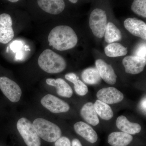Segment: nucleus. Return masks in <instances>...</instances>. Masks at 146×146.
<instances>
[{
	"label": "nucleus",
	"instance_id": "obj_22",
	"mask_svg": "<svg viewBox=\"0 0 146 146\" xmlns=\"http://www.w3.org/2000/svg\"><path fill=\"white\" fill-rule=\"evenodd\" d=\"M106 42L108 43L120 41L122 39L121 31L113 23H108L104 35Z\"/></svg>",
	"mask_w": 146,
	"mask_h": 146
},
{
	"label": "nucleus",
	"instance_id": "obj_19",
	"mask_svg": "<svg viewBox=\"0 0 146 146\" xmlns=\"http://www.w3.org/2000/svg\"><path fill=\"white\" fill-rule=\"evenodd\" d=\"M94 105L97 115L102 119L108 121L113 117L114 113L109 105L98 100Z\"/></svg>",
	"mask_w": 146,
	"mask_h": 146
},
{
	"label": "nucleus",
	"instance_id": "obj_3",
	"mask_svg": "<svg viewBox=\"0 0 146 146\" xmlns=\"http://www.w3.org/2000/svg\"><path fill=\"white\" fill-rule=\"evenodd\" d=\"M38 136L46 142L53 143L61 137V130L58 126L43 118H37L33 123Z\"/></svg>",
	"mask_w": 146,
	"mask_h": 146
},
{
	"label": "nucleus",
	"instance_id": "obj_32",
	"mask_svg": "<svg viewBox=\"0 0 146 146\" xmlns=\"http://www.w3.org/2000/svg\"><path fill=\"white\" fill-rule=\"evenodd\" d=\"M9 1L12 3H16L18 2V0H9Z\"/></svg>",
	"mask_w": 146,
	"mask_h": 146
},
{
	"label": "nucleus",
	"instance_id": "obj_1",
	"mask_svg": "<svg viewBox=\"0 0 146 146\" xmlns=\"http://www.w3.org/2000/svg\"><path fill=\"white\" fill-rule=\"evenodd\" d=\"M49 44L59 51L71 49L77 44L78 37L72 28L60 25L52 30L48 36Z\"/></svg>",
	"mask_w": 146,
	"mask_h": 146
},
{
	"label": "nucleus",
	"instance_id": "obj_14",
	"mask_svg": "<svg viewBox=\"0 0 146 146\" xmlns=\"http://www.w3.org/2000/svg\"><path fill=\"white\" fill-rule=\"evenodd\" d=\"M37 4L45 12L53 15H57L63 11L65 3L62 0H38Z\"/></svg>",
	"mask_w": 146,
	"mask_h": 146
},
{
	"label": "nucleus",
	"instance_id": "obj_6",
	"mask_svg": "<svg viewBox=\"0 0 146 146\" xmlns=\"http://www.w3.org/2000/svg\"><path fill=\"white\" fill-rule=\"evenodd\" d=\"M0 89L11 102L16 103L20 100L22 90L19 85L12 80L7 77H1Z\"/></svg>",
	"mask_w": 146,
	"mask_h": 146
},
{
	"label": "nucleus",
	"instance_id": "obj_26",
	"mask_svg": "<svg viewBox=\"0 0 146 146\" xmlns=\"http://www.w3.org/2000/svg\"><path fill=\"white\" fill-rule=\"evenodd\" d=\"M55 146H71V142L69 138L63 136L56 141Z\"/></svg>",
	"mask_w": 146,
	"mask_h": 146
},
{
	"label": "nucleus",
	"instance_id": "obj_5",
	"mask_svg": "<svg viewBox=\"0 0 146 146\" xmlns=\"http://www.w3.org/2000/svg\"><path fill=\"white\" fill-rule=\"evenodd\" d=\"M107 18L105 11L96 8L91 12L89 25L94 35L98 38H102L107 27Z\"/></svg>",
	"mask_w": 146,
	"mask_h": 146
},
{
	"label": "nucleus",
	"instance_id": "obj_30",
	"mask_svg": "<svg viewBox=\"0 0 146 146\" xmlns=\"http://www.w3.org/2000/svg\"><path fill=\"white\" fill-rule=\"evenodd\" d=\"M16 57L17 59H19V60L23 58V54H22V52L20 51L17 52Z\"/></svg>",
	"mask_w": 146,
	"mask_h": 146
},
{
	"label": "nucleus",
	"instance_id": "obj_24",
	"mask_svg": "<svg viewBox=\"0 0 146 146\" xmlns=\"http://www.w3.org/2000/svg\"><path fill=\"white\" fill-rule=\"evenodd\" d=\"M131 9L134 13L144 18L146 17V1L136 0L131 5Z\"/></svg>",
	"mask_w": 146,
	"mask_h": 146
},
{
	"label": "nucleus",
	"instance_id": "obj_18",
	"mask_svg": "<svg viewBox=\"0 0 146 146\" xmlns=\"http://www.w3.org/2000/svg\"><path fill=\"white\" fill-rule=\"evenodd\" d=\"M132 140L131 135L122 131H116L109 134L108 142L111 146H127Z\"/></svg>",
	"mask_w": 146,
	"mask_h": 146
},
{
	"label": "nucleus",
	"instance_id": "obj_15",
	"mask_svg": "<svg viewBox=\"0 0 146 146\" xmlns=\"http://www.w3.org/2000/svg\"><path fill=\"white\" fill-rule=\"evenodd\" d=\"M46 82L48 85L56 88V93L60 96L70 98L72 96V89L63 79L48 78L46 80Z\"/></svg>",
	"mask_w": 146,
	"mask_h": 146
},
{
	"label": "nucleus",
	"instance_id": "obj_4",
	"mask_svg": "<svg viewBox=\"0 0 146 146\" xmlns=\"http://www.w3.org/2000/svg\"><path fill=\"white\" fill-rule=\"evenodd\" d=\"M18 132L27 146H41V141L29 120L25 117L19 119L17 123Z\"/></svg>",
	"mask_w": 146,
	"mask_h": 146
},
{
	"label": "nucleus",
	"instance_id": "obj_8",
	"mask_svg": "<svg viewBox=\"0 0 146 146\" xmlns=\"http://www.w3.org/2000/svg\"><path fill=\"white\" fill-rule=\"evenodd\" d=\"M12 26L10 15L7 13L0 15V43L7 44L13 39L14 33Z\"/></svg>",
	"mask_w": 146,
	"mask_h": 146
},
{
	"label": "nucleus",
	"instance_id": "obj_13",
	"mask_svg": "<svg viewBox=\"0 0 146 146\" xmlns=\"http://www.w3.org/2000/svg\"><path fill=\"white\" fill-rule=\"evenodd\" d=\"M76 133L91 143H94L98 141V135L91 126L82 121H79L74 125Z\"/></svg>",
	"mask_w": 146,
	"mask_h": 146
},
{
	"label": "nucleus",
	"instance_id": "obj_27",
	"mask_svg": "<svg viewBox=\"0 0 146 146\" xmlns=\"http://www.w3.org/2000/svg\"><path fill=\"white\" fill-rule=\"evenodd\" d=\"M22 46H23V44L22 42L16 40L11 43L10 48L13 52H16L19 51V50L22 48Z\"/></svg>",
	"mask_w": 146,
	"mask_h": 146
},
{
	"label": "nucleus",
	"instance_id": "obj_29",
	"mask_svg": "<svg viewBox=\"0 0 146 146\" xmlns=\"http://www.w3.org/2000/svg\"><path fill=\"white\" fill-rule=\"evenodd\" d=\"M146 98L145 97V98L142 100V101L141 102V106L142 109L144 111V112H146Z\"/></svg>",
	"mask_w": 146,
	"mask_h": 146
},
{
	"label": "nucleus",
	"instance_id": "obj_28",
	"mask_svg": "<svg viewBox=\"0 0 146 146\" xmlns=\"http://www.w3.org/2000/svg\"><path fill=\"white\" fill-rule=\"evenodd\" d=\"M72 146H82L79 140L77 139H74L72 141Z\"/></svg>",
	"mask_w": 146,
	"mask_h": 146
},
{
	"label": "nucleus",
	"instance_id": "obj_31",
	"mask_svg": "<svg viewBox=\"0 0 146 146\" xmlns=\"http://www.w3.org/2000/svg\"><path fill=\"white\" fill-rule=\"evenodd\" d=\"M70 2L73 3H76L78 1H77V0H70Z\"/></svg>",
	"mask_w": 146,
	"mask_h": 146
},
{
	"label": "nucleus",
	"instance_id": "obj_7",
	"mask_svg": "<svg viewBox=\"0 0 146 146\" xmlns=\"http://www.w3.org/2000/svg\"><path fill=\"white\" fill-rule=\"evenodd\" d=\"M42 105L53 113L68 112L70 109L69 105L63 100L51 94H48L41 100Z\"/></svg>",
	"mask_w": 146,
	"mask_h": 146
},
{
	"label": "nucleus",
	"instance_id": "obj_17",
	"mask_svg": "<svg viewBox=\"0 0 146 146\" xmlns=\"http://www.w3.org/2000/svg\"><path fill=\"white\" fill-rule=\"evenodd\" d=\"M80 115L86 122L91 125L96 126L99 123V119L94 108V104L91 102L84 105L80 110Z\"/></svg>",
	"mask_w": 146,
	"mask_h": 146
},
{
	"label": "nucleus",
	"instance_id": "obj_10",
	"mask_svg": "<svg viewBox=\"0 0 146 146\" xmlns=\"http://www.w3.org/2000/svg\"><path fill=\"white\" fill-rule=\"evenodd\" d=\"M122 63L126 72L131 74H137L143 71L146 60V58L135 56H129L123 58Z\"/></svg>",
	"mask_w": 146,
	"mask_h": 146
},
{
	"label": "nucleus",
	"instance_id": "obj_11",
	"mask_svg": "<svg viewBox=\"0 0 146 146\" xmlns=\"http://www.w3.org/2000/svg\"><path fill=\"white\" fill-rule=\"evenodd\" d=\"M124 25L131 34L146 40V25L143 21L136 18H128L125 21Z\"/></svg>",
	"mask_w": 146,
	"mask_h": 146
},
{
	"label": "nucleus",
	"instance_id": "obj_16",
	"mask_svg": "<svg viewBox=\"0 0 146 146\" xmlns=\"http://www.w3.org/2000/svg\"><path fill=\"white\" fill-rule=\"evenodd\" d=\"M117 127L122 132L130 135L140 133L141 130V125L137 123L131 122L125 116L121 115L116 121Z\"/></svg>",
	"mask_w": 146,
	"mask_h": 146
},
{
	"label": "nucleus",
	"instance_id": "obj_2",
	"mask_svg": "<svg viewBox=\"0 0 146 146\" xmlns=\"http://www.w3.org/2000/svg\"><path fill=\"white\" fill-rule=\"evenodd\" d=\"M38 64L43 70L49 74L61 72L67 66L63 57L48 49L45 50L40 55Z\"/></svg>",
	"mask_w": 146,
	"mask_h": 146
},
{
	"label": "nucleus",
	"instance_id": "obj_21",
	"mask_svg": "<svg viewBox=\"0 0 146 146\" xmlns=\"http://www.w3.org/2000/svg\"><path fill=\"white\" fill-rule=\"evenodd\" d=\"M65 78L74 84L76 93L80 96H84L87 94L88 88L83 82L78 79V77L74 73H68L65 75Z\"/></svg>",
	"mask_w": 146,
	"mask_h": 146
},
{
	"label": "nucleus",
	"instance_id": "obj_25",
	"mask_svg": "<svg viewBox=\"0 0 146 146\" xmlns=\"http://www.w3.org/2000/svg\"><path fill=\"white\" fill-rule=\"evenodd\" d=\"M146 44H141L138 46L135 52V56L146 58Z\"/></svg>",
	"mask_w": 146,
	"mask_h": 146
},
{
	"label": "nucleus",
	"instance_id": "obj_12",
	"mask_svg": "<svg viewBox=\"0 0 146 146\" xmlns=\"http://www.w3.org/2000/svg\"><path fill=\"white\" fill-rule=\"evenodd\" d=\"M96 65L101 78L105 82L110 85L116 83L117 76L111 65L102 59H98L96 61Z\"/></svg>",
	"mask_w": 146,
	"mask_h": 146
},
{
	"label": "nucleus",
	"instance_id": "obj_20",
	"mask_svg": "<svg viewBox=\"0 0 146 146\" xmlns=\"http://www.w3.org/2000/svg\"><path fill=\"white\" fill-rule=\"evenodd\" d=\"M82 78L85 83L90 85L98 84L102 79L96 68H88L84 70L82 74Z\"/></svg>",
	"mask_w": 146,
	"mask_h": 146
},
{
	"label": "nucleus",
	"instance_id": "obj_23",
	"mask_svg": "<svg viewBox=\"0 0 146 146\" xmlns=\"http://www.w3.org/2000/svg\"><path fill=\"white\" fill-rule=\"evenodd\" d=\"M105 53L108 56L110 57L123 56L127 53V48L119 43L110 44L105 47Z\"/></svg>",
	"mask_w": 146,
	"mask_h": 146
},
{
	"label": "nucleus",
	"instance_id": "obj_9",
	"mask_svg": "<svg viewBox=\"0 0 146 146\" xmlns=\"http://www.w3.org/2000/svg\"><path fill=\"white\" fill-rule=\"evenodd\" d=\"M97 97L98 100L107 104L118 103L124 98L123 93L113 87L100 89L97 93Z\"/></svg>",
	"mask_w": 146,
	"mask_h": 146
}]
</instances>
